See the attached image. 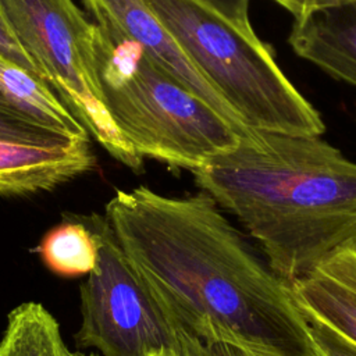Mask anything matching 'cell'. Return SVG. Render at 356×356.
<instances>
[{
  "label": "cell",
  "mask_w": 356,
  "mask_h": 356,
  "mask_svg": "<svg viewBox=\"0 0 356 356\" xmlns=\"http://www.w3.org/2000/svg\"><path fill=\"white\" fill-rule=\"evenodd\" d=\"M214 356H280L270 352L236 345L232 342H224V341H214L207 342Z\"/></svg>",
  "instance_id": "cell-18"
},
{
  "label": "cell",
  "mask_w": 356,
  "mask_h": 356,
  "mask_svg": "<svg viewBox=\"0 0 356 356\" xmlns=\"http://www.w3.org/2000/svg\"><path fill=\"white\" fill-rule=\"evenodd\" d=\"M3 17L40 78L57 93L88 134L135 172L143 157L114 124L92 61L93 24L72 0H0Z\"/></svg>",
  "instance_id": "cell-5"
},
{
  "label": "cell",
  "mask_w": 356,
  "mask_h": 356,
  "mask_svg": "<svg viewBox=\"0 0 356 356\" xmlns=\"http://www.w3.org/2000/svg\"><path fill=\"white\" fill-rule=\"evenodd\" d=\"M175 324L177 337H178V348L177 356H214L209 343L202 338L188 331L182 325Z\"/></svg>",
  "instance_id": "cell-17"
},
{
  "label": "cell",
  "mask_w": 356,
  "mask_h": 356,
  "mask_svg": "<svg viewBox=\"0 0 356 356\" xmlns=\"http://www.w3.org/2000/svg\"><path fill=\"white\" fill-rule=\"evenodd\" d=\"M92 61L107 111L143 159L193 171L245 136L108 24H93Z\"/></svg>",
  "instance_id": "cell-3"
},
{
  "label": "cell",
  "mask_w": 356,
  "mask_h": 356,
  "mask_svg": "<svg viewBox=\"0 0 356 356\" xmlns=\"http://www.w3.org/2000/svg\"><path fill=\"white\" fill-rule=\"evenodd\" d=\"M70 356H97V355H83L82 352H71V355Z\"/></svg>",
  "instance_id": "cell-19"
},
{
  "label": "cell",
  "mask_w": 356,
  "mask_h": 356,
  "mask_svg": "<svg viewBox=\"0 0 356 356\" xmlns=\"http://www.w3.org/2000/svg\"><path fill=\"white\" fill-rule=\"evenodd\" d=\"M0 56H3L6 60L11 61L13 64L26 70L28 72L33 74L35 76L40 78L39 71L36 70L35 64L32 63V60L28 57V54L22 50V47L19 46V43L17 42V39L14 38V35L11 33L3 13L0 10ZM42 79V78H40ZM43 81V79H42Z\"/></svg>",
  "instance_id": "cell-15"
},
{
  "label": "cell",
  "mask_w": 356,
  "mask_h": 356,
  "mask_svg": "<svg viewBox=\"0 0 356 356\" xmlns=\"http://www.w3.org/2000/svg\"><path fill=\"white\" fill-rule=\"evenodd\" d=\"M10 78L11 67L0 58V140L32 146H57L75 142V139L67 138L36 120L15 99Z\"/></svg>",
  "instance_id": "cell-13"
},
{
  "label": "cell",
  "mask_w": 356,
  "mask_h": 356,
  "mask_svg": "<svg viewBox=\"0 0 356 356\" xmlns=\"http://www.w3.org/2000/svg\"><path fill=\"white\" fill-rule=\"evenodd\" d=\"M38 252L50 271L63 277H81L96 267L99 243L83 220H71L51 228L43 236Z\"/></svg>",
  "instance_id": "cell-12"
},
{
  "label": "cell",
  "mask_w": 356,
  "mask_h": 356,
  "mask_svg": "<svg viewBox=\"0 0 356 356\" xmlns=\"http://www.w3.org/2000/svg\"><path fill=\"white\" fill-rule=\"evenodd\" d=\"M60 325L38 302L14 307L0 338V356H70Z\"/></svg>",
  "instance_id": "cell-11"
},
{
  "label": "cell",
  "mask_w": 356,
  "mask_h": 356,
  "mask_svg": "<svg viewBox=\"0 0 356 356\" xmlns=\"http://www.w3.org/2000/svg\"><path fill=\"white\" fill-rule=\"evenodd\" d=\"M299 307L356 345V249L291 285Z\"/></svg>",
  "instance_id": "cell-10"
},
{
  "label": "cell",
  "mask_w": 356,
  "mask_h": 356,
  "mask_svg": "<svg viewBox=\"0 0 356 356\" xmlns=\"http://www.w3.org/2000/svg\"><path fill=\"white\" fill-rule=\"evenodd\" d=\"M99 243L96 267L81 286L79 349L103 356H165L178 348L177 328L120 246L106 217L82 218Z\"/></svg>",
  "instance_id": "cell-6"
},
{
  "label": "cell",
  "mask_w": 356,
  "mask_h": 356,
  "mask_svg": "<svg viewBox=\"0 0 356 356\" xmlns=\"http://www.w3.org/2000/svg\"><path fill=\"white\" fill-rule=\"evenodd\" d=\"M106 220L124 253L174 323L204 342L280 356H318L291 285L200 191L165 196L118 189Z\"/></svg>",
  "instance_id": "cell-1"
},
{
  "label": "cell",
  "mask_w": 356,
  "mask_h": 356,
  "mask_svg": "<svg viewBox=\"0 0 356 356\" xmlns=\"http://www.w3.org/2000/svg\"><path fill=\"white\" fill-rule=\"evenodd\" d=\"M303 314L307 320L309 331L318 356H356V345L316 317L305 312Z\"/></svg>",
  "instance_id": "cell-14"
},
{
  "label": "cell",
  "mask_w": 356,
  "mask_h": 356,
  "mask_svg": "<svg viewBox=\"0 0 356 356\" xmlns=\"http://www.w3.org/2000/svg\"><path fill=\"white\" fill-rule=\"evenodd\" d=\"M95 167L96 157L89 139L57 146L0 140V195L51 191Z\"/></svg>",
  "instance_id": "cell-9"
},
{
  "label": "cell",
  "mask_w": 356,
  "mask_h": 356,
  "mask_svg": "<svg viewBox=\"0 0 356 356\" xmlns=\"http://www.w3.org/2000/svg\"><path fill=\"white\" fill-rule=\"evenodd\" d=\"M293 18L289 44L335 79L356 86V0H274Z\"/></svg>",
  "instance_id": "cell-7"
},
{
  "label": "cell",
  "mask_w": 356,
  "mask_h": 356,
  "mask_svg": "<svg viewBox=\"0 0 356 356\" xmlns=\"http://www.w3.org/2000/svg\"><path fill=\"white\" fill-rule=\"evenodd\" d=\"M95 22L108 24L138 42L147 54L172 78L210 104L239 132L249 131L220 93L196 70L174 38L143 0H82Z\"/></svg>",
  "instance_id": "cell-8"
},
{
  "label": "cell",
  "mask_w": 356,
  "mask_h": 356,
  "mask_svg": "<svg viewBox=\"0 0 356 356\" xmlns=\"http://www.w3.org/2000/svg\"><path fill=\"white\" fill-rule=\"evenodd\" d=\"M165 356H177V352H175V353H170V355H165Z\"/></svg>",
  "instance_id": "cell-20"
},
{
  "label": "cell",
  "mask_w": 356,
  "mask_h": 356,
  "mask_svg": "<svg viewBox=\"0 0 356 356\" xmlns=\"http://www.w3.org/2000/svg\"><path fill=\"white\" fill-rule=\"evenodd\" d=\"M192 172L288 285L356 249V161L320 136L250 131Z\"/></svg>",
  "instance_id": "cell-2"
},
{
  "label": "cell",
  "mask_w": 356,
  "mask_h": 356,
  "mask_svg": "<svg viewBox=\"0 0 356 356\" xmlns=\"http://www.w3.org/2000/svg\"><path fill=\"white\" fill-rule=\"evenodd\" d=\"M248 131L321 136L317 110L281 71L270 47L203 0H143Z\"/></svg>",
  "instance_id": "cell-4"
},
{
  "label": "cell",
  "mask_w": 356,
  "mask_h": 356,
  "mask_svg": "<svg viewBox=\"0 0 356 356\" xmlns=\"http://www.w3.org/2000/svg\"><path fill=\"white\" fill-rule=\"evenodd\" d=\"M225 19L234 24L239 31L249 36H257L249 21L250 0H203Z\"/></svg>",
  "instance_id": "cell-16"
}]
</instances>
